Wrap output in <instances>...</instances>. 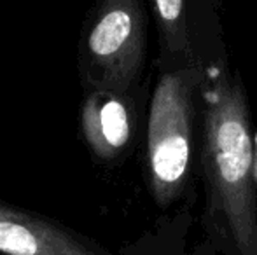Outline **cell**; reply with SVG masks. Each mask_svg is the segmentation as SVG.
Listing matches in <instances>:
<instances>
[{"label":"cell","mask_w":257,"mask_h":255,"mask_svg":"<svg viewBox=\"0 0 257 255\" xmlns=\"http://www.w3.org/2000/svg\"><path fill=\"white\" fill-rule=\"evenodd\" d=\"M158 30L156 63H229L217 0H147Z\"/></svg>","instance_id":"obj_4"},{"label":"cell","mask_w":257,"mask_h":255,"mask_svg":"<svg viewBox=\"0 0 257 255\" xmlns=\"http://www.w3.org/2000/svg\"><path fill=\"white\" fill-rule=\"evenodd\" d=\"M0 255H115L70 225L0 197Z\"/></svg>","instance_id":"obj_6"},{"label":"cell","mask_w":257,"mask_h":255,"mask_svg":"<svg viewBox=\"0 0 257 255\" xmlns=\"http://www.w3.org/2000/svg\"><path fill=\"white\" fill-rule=\"evenodd\" d=\"M203 238L217 255H257V180L250 105L231 65L206 70L201 89Z\"/></svg>","instance_id":"obj_1"},{"label":"cell","mask_w":257,"mask_h":255,"mask_svg":"<svg viewBox=\"0 0 257 255\" xmlns=\"http://www.w3.org/2000/svg\"><path fill=\"white\" fill-rule=\"evenodd\" d=\"M149 21L147 0H93L77 42L82 91H137L147 86Z\"/></svg>","instance_id":"obj_3"},{"label":"cell","mask_w":257,"mask_h":255,"mask_svg":"<svg viewBox=\"0 0 257 255\" xmlns=\"http://www.w3.org/2000/svg\"><path fill=\"white\" fill-rule=\"evenodd\" d=\"M193 255H217L215 250H213V246L208 243V239H201V241H198L196 245H194L193 248Z\"/></svg>","instance_id":"obj_8"},{"label":"cell","mask_w":257,"mask_h":255,"mask_svg":"<svg viewBox=\"0 0 257 255\" xmlns=\"http://www.w3.org/2000/svg\"><path fill=\"white\" fill-rule=\"evenodd\" d=\"M193 204L194 201H184L172 215L163 217L140 238L122 245L119 255H193L187 252Z\"/></svg>","instance_id":"obj_7"},{"label":"cell","mask_w":257,"mask_h":255,"mask_svg":"<svg viewBox=\"0 0 257 255\" xmlns=\"http://www.w3.org/2000/svg\"><path fill=\"white\" fill-rule=\"evenodd\" d=\"M149 95V86L137 91H82L79 136L93 163L114 168L132 156L144 135Z\"/></svg>","instance_id":"obj_5"},{"label":"cell","mask_w":257,"mask_h":255,"mask_svg":"<svg viewBox=\"0 0 257 255\" xmlns=\"http://www.w3.org/2000/svg\"><path fill=\"white\" fill-rule=\"evenodd\" d=\"M206 70L194 63H156L144 126V178L161 210L194 201L200 170L201 89Z\"/></svg>","instance_id":"obj_2"}]
</instances>
